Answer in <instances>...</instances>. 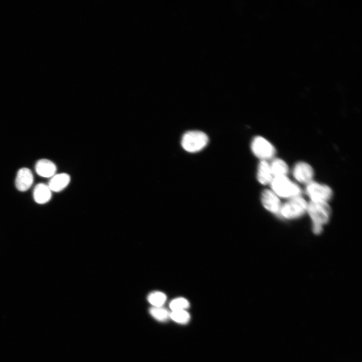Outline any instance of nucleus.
Here are the masks:
<instances>
[{"mask_svg": "<svg viewBox=\"0 0 362 362\" xmlns=\"http://www.w3.org/2000/svg\"><path fill=\"white\" fill-rule=\"evenodd\" d=\"M307 212L313 222V231L315 234L320 233L322 225L329 220L330 209L327 202L310 201L308 203Z\"/></svg>", "mask_w": 362, "mask_h": 362, "instance_id": "obj_1", "label": "nucleus"}, {"mask_svg": "<svg viewBox=\"0 0 362 362\" xmlns=\"http://www.w3.org/2000/svg\"><path fill=\"white\" fill-rule=\"evenodd\" d=\"M272 190L279 198L291 199L300 196V188L287 176L274 177L270 183Z\"/></svg>", "mask_w": 362, "mask_h": 362, "instance_id": "obj_2", "label": "nucleus"}, {"mask_svg": "<svg viewBox=\"0 0 362 362\" xmlns=\"http://www.w3.org/2000/svg\"><path fill=\"white\" fill-rule=\"evenodd\" d=\"M208 142V137L204 132L200 131H190L183 135L181 144L186 151L196 152L203 149Z\"/></svg>", "mask_w": 362, "mask_h": 362, "instance_id": "obj_3", "label": "nucleus"}, {"mask_svg": "<svg viewBox=\"0 0 362 362\" xmlns=\"http://www.w3.org/2000/svg\"><path fill=\"white\" fill-rule=\"evenodd\" d=\"M308 203L300 196L290 199L282 205L280 212L283 217L291 219L300 217L307 212Z\"/></svg>", "mask_w": 362, "mask_h": 362, "instance_id": "obj_4", "label": "nucleus"}, {"mask_svg": "<svg viewBox=\"0 0 362 362\" xmlns=\"http://www.w3.org/2000/svg\"><path fill=\"white\" fill-rule=\"evenodd\" d=\"M251 149L253 153L261 160L272 158L276 153L273 145L261 136H256L253 139Z\"/></svg>", "mask_w": 362, "mask_h": 362, "instance_id": "obj_5", "label": "nucleus"}, {"mask_svg": "<svg viewBox=\"0 0 362 362\" xmlns=\"http://www.w3.org/2000/svg\"><path fill=\"white\" fill-rule=\"evenodd\" d=\"M305 189L311 201L327 202L332 196V191L329 186L313 180L306 185Z\"/></svg>", "mask_w": 362, "mask_h": 362, "instance_id": "obj_6", "label": "nucleus"}, {"mask_svg": "<svg viewBox=\"0 0 362 362\" xmlns=\"http://www.w3.org/2000/svg\"><path fill=\"white\" fill-rule=\"evenodd\" d=\"M293 174L297 181L307 185L313 180L314 170L308 163L299 162L294 166Z\"/></svg>", "mask_w": 362, "mask_h": 362, "instance_id": "obj_7", "label": "nucleus"}, {"mask_svg": "<svg viewBox=\"0 0 362 362\" xmlns=\"http://www.w3.org/2000/svg\"><path fill=\"white\" fill-rule=\"evenodd\" d=\"M261 199L265 209L273 213L279 214L282 205L279 197L272 190H264Z\"/></svg>", "mask_w": 362, "mask_h": 362, "instance_id": "obj_8", "label": "nucleus"}, {"mask_svg": "<svg viewBox=\"0 0 362 362\" xmlns=\"http://www.w3.org/2000/svg\"><path fill=\"white\" fill-rule=\"evenodd\" d=\"M33 180V175L31 170L26 167L21 168L17 174L16 187L19 191L25 192L31 187Z\"/></svg>", "mask_w": 362, "mask_h": 362, "instance_id": "obj_9", "label": "nucleus"}, {"mask_svg": "<svg viewBox=\"0 0 362 362\" xmlns=\"http://www.w3.org/2000/svg\"><path fill=\"white\" fill-rule=\"evenodd\" d=\"M70 180V176L67 173L55 174L51 178L47 185L51 191L59 192L68 186Z\"/></svg>", "mask_w": 362, "mask_h": 362, "instance_id": "obj_10", "label": "nucleus"}, {"mask_svg": "<svg viewBox=\"0 0 362 362\" xmlns=\"http://www.w3.org/2000/svg\"><path fill=\"white\" fill-rule=\"evenodd\" d=\"M35 170L41 176L52 177L55 174L57 167L52 161L47 159H41L36 163Z\"/></svg>", "mask_w": 362, "mask_h": 362, "instance_id": "obj_11", "label": "nucleus"}, {"mask_svg": "<svg viewBox=\"0 0 362 362\" xmlns=\"http://www.w3.org/2000/svg\"><path fill=\"white\" fill-rule=\"evenodd\" d=\"M51 192L48 185L43 183L38 184L34 189V199L38 204H45L51 199Z\"/></svg>", "mask_w": 362, "mask_h": 362, "instance_id": "obj_12", "label": "nucleus"}, {"mask_svg": "<svg viewBox=\"0 0 362 362\" xmlns=\"http://www.w3.org/2000/svg\"><path fill=\"white\" fill-rule=\"evenodd\" d=\"M273 177L269 163L266 160H260L257 167L258 181L262 185H266L270 184Z\"/></svg>", "mask_w": 362, "mask_h": 362, "instance_id": "obj_13", "label": "nucleus"}, {"mask_svg": "<svg viewBox=\"0 0 362 362\" xmlns=\"http://www.w3.org/2000/svg\"><path fill=\"white\" fill-rule=\"evenodd\" d=\"M269 164L274 177L286 176L287 174L289 167L287 164L283 160L276 158Z\"/></svg>", "mask_w": 362, "mask_h": 362, "instance_id": "obj_14", "label": "nucleus"}, {"mask_svg": "<svg viewBox=\"0 0 362 362\" xmlns=\"http://www.w3.org/2000/svg\"><path fill=\"white\" fill-rule=\"evenodd\" d=\"M147 299L153 307H162L166 300V296L160 291H154L149 294Z\"/></svg>", "mask_w": 362, "mask_h": 362, "instance_id": "obj_15", "label": "nucleus"}, {"mask_svg": "<svg viewBox=\"0 0 362 362\" xmlns=\"http://www.w3.org/2000/svg\"><path fill=\"white\" fill-rule=\"evenodd\" d=\"M149 311L153 317L160 321H165L170 318V313L162 307H153Z\"/></svg>", "mask_w": 362, "mask_h": 362, "instance_id": "obj_16", "label": "nucleus"}, {"mask_svg": "<svg viewBox=\"0 0 362 362\" xmlns=\"http://www.w3.org/2000/svg\"><path fill=\"white\" fill-rule=\"evenodd\" d=\"M170 318L178 323L184 324L189 321L190 316L186 310H176L170 313Z\"/></svg>", "mask_w": 362, "mask_h": 362, "instance_id": "obj_17", "label": "nucleus"}, {"mask_svg": "<svg viewBox=\"0 0 362 362\" xmlns=\"http://www.w3.org/2000/svg\"><path fill=\"white\" fill-rule=\"evenodd\" d=\"M189 306V301L184 298L174 299L169 303V307L172 311L186 310Z\"/></svg>", "mask_w": 362, "mask_h": 362, "instance_id": "obj_18", "label": "nucleus"}]
</instances>
